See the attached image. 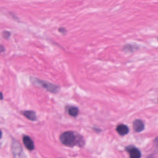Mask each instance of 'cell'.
<instances>
[{
	"label": "cell",
	"mask_w": 158,
	"mask_h": 158,
	"mask_svg": "<svg viewBox=\"0 0 158 158\" xmlns=\"http://www.w3.org/2000/svg\"><path fill=\"white\" fill-rule=\"evenodd\" d=\"M61 142L66 146L82 147L85 144V140L82 135L73 131H67L62 133L59 137Z\"/></svg>",
	"instance_id": "obj_1"
},
{
	"label": "cell",
	"mask_w": 158,
	"mask_h": 158,
	"mask_svg": "<svg viewBox=\"0 0 158 158\" xmlns=\"http://www.w3.org/2000/svg\"><path fill=\"white\" fill-rule=\"evenodd\" d=\"M31 81L32 84H33L34 85L41 86L47 90H48V92H51L53 93H58L60 90L59 87H58V85H56L54 84H53L51 83H50L46 81H43L39 80V79H37V78H31Z\"/></svg>",
	"instance_id": "obj_2"
},
{
	"label": "cell",
	"mask_w": 158,
	"mask_h": 158,
	"mask_svg": "<svg viewBox=\"0 0 158 158\" xmlns=\"http://www.w3.org/2000/svg\"><path fill=\"white\" fill-rule=\"evenodd\" d=\"M12 152L15 158H25V154L19 143L14 140L12 143Z\"/></svg>",
	"instance_id": "obj_3"
},
{
	"label": "cell",
	"mask_w": 158,
	"mask_h": 158,
	"mask_svg": "<svg viewBox=\"0 0 158 158\" xmlns=\"http://www.w3.org/2000/svg\"><path fill=\"white\" fill-rule=\"evenodd\" d=\"M126 150L129 153L130 158H140L141 156L140 151L133 146H128L126 148Z\"/></svg>",
	"instance_id": "obj_4"
},
{
	"label": "cell",
	"mask_w": 158,
	"mask_h": 158,
	"mask_svg": "<svg viewBox=\"0 0 158 158\" xmlns=\"http://www.w3.org/2000/svg\"><path fill=\"white\" fill-rule=\"evenodd\" d=\"M133 128L135 132L140 133L144 129V124L141 120L136 119L134 120L133 123Z\"/></svg>",
	"instance_id": "obj_5"
},
{
	"label": "cell",
	"mask_w": 158,
	"mask_h": 158,
	"mask_svg": "<svg viewBox=\"0 0 158 158\" xmlns=\"http://www.w3.org/2000/svg\"><path fill=\"white\" fill-rule=\"evenodd\" d=\"M23 143L26 148L28 149L29 150L32 151L33 150H34L35 148L34 143H33V141H32L30 137L28 136H24L23 137Z\"/></svg>",
	"instance_id": "obj_6"
},
{
	"label": "cell",
	"mask_w": 158,
	"mask_h": 158,
	"mask_svg": "<svg viewBox=\"0 0 158 158\" xmlns=\"http://www.w3.org/2000/svg\"><path fill=\"white\" fill-rule=\"evenodd\" d=\"M116 131L120 135H121V136H124V135H126L129 133V129L126 125L120 124V125H119L117 127Z\"/></svg>",
	"instance_id": "obj_7"
},
{
	"label": "cell",
	"mask_w": 158,
	"mask_h": 158,
	"mask_svg": "<svg viewBox=\"0 0 158 158\" xmlns=\"http://www.w3.org/2000/svg\"><path fill=\"white\" fill-rule=\"evenodd\" d=\"M24 116L27 117L28 119L32 120V121H34L37 119V116H36V114L34 111H24V113H23Z\"/></svg>",
	"instance_id": "obj_8"
},
{
	"label": "cell",
	"mask_w": 158,
	"mask_h": 158,
	"mask_svg": "<svg viewBox=\"0 0 158 158\" xmlns=\"http://www.w3.org/2000/svg\"><path fill=\"white\" fill-rule=\"evenodd\" d=\"M78 112L79 110L76 107H71L68 110V112H69V114L72 117H76L77 116L78 114Z\"/></svg>",
	"instance_id": "obj_9"
},
{
	"label": "cell",
	"mask_w": 158,
	"mask_h": 158,
	"mask_svg": "<svg viewBox=\"0 0 158 158\" xmlns=\"http://www.w3.org/2000/svg\"><path fill=\"white\" fill-rule=\"evenodd\" d=\"M3 37L5 38H8L9 37V36H10V33L8 32H7V31L4 32L3 33Z\"/></svg>",
	"instance_id": "obj_10"
},
{
	"label": "cell",
	"mask_w": 158,
	"mask_h": 158,
	"mask_svg": "<svg viewBox=\"0 0 158 158\" xmlns=\"http://www.w3.org/2000/svg\"><path fill=\"white\" fill-rule=\"evenodd\" d=\"M59 31L61 33H65L66 32V30H65L64 28H63V27L59 28Z\"/></svg>",
	"instance_id": "obj_11"
},
{
	"label": "cell",
	"mask_w": 158,
	"mask_h": 158,
	"mask_svg": "<svg viewBox=\"0 0 158 158\" xmlns=\"http://www.w3.org/2000/svg\"><path fill=\"white\" fill-rule=\"evenodd\" d=\"M5 51V48L3 45H0V52H3Z\"/></svg>",
	"instance_id": "obj_12"
},
{
	"label": "cell",
	"mask_w": 158,
	"mask_h": 158,
	"mask_svg": "<svg viewBox=\"0 0 158 158\" xmlns=\"http://www.w3.org/2000/svg\"><path fill=\"white\" fill-rule=\"evenodd\" d=\"M154 143H155L157 145H158V137L155 138V140H154Z\"/></svg>",
	"instance_id": "obj_13"
},
{
	"label": "cell",
	"mask_w": 158,
	"mask_h": 158,
	"mask_svg": "<svg viewBox=\"0 0 158 158\" xmlns=\"http://www.w3.org/2000/svg\"><path fill=\"white\" fill-rule=\"evenodd\" d=\"M0 99H1V100L3 99V94L1 92H0Z\"/></svg>",
	"instance_id": "obj_14"
},
{
	"label": "cell",
	"mask_w": 158,
	"mask_h": 158,
	"mask_svg": "<svg viewBox=\"0 0 158 158\" xmlns=\"http://www.w3.org/2000/svg\"><path fill=\"white\" fill-rule=\"evenodd\" d=\"M2 132L1 131V130H0V139L2 138Z\"/></svg>",
	"instance_id": "obj_15"
},
{
	"label": "cell",
	"mask_w": 158,
	"mask_h": 158,
	"mask_svg": "<svg viewBox=\"0 0 158 158\" xmlns=\"http://www.w3.org/2000/svg\"><path fill=\"white\" fill-rule=\"evenodd\" d=\"M146 158H153V156H149L148 157H146Z\"/></svg>",
	"instance_id": "obj_16"
},
{
	"label": "cell",
	"mask_w": 158,
	"mask_h": 158,
	"mask_svg": "<svg viewBox=\"0 0 158 158\" xmlns=\"http://www.w3.org/2000/svg\"><path fill=\"white\" fill-rule=\"evenodd\" d=\"M157 40H158V39H157Z\"/></svg>",
	"instance_id": "obj_17"
},
{
	"label": "cell",
	"mask_w": 158,
	"mask_h": 158,
	"mask_svg": "<svg viewBox=\"0 0 158 158\" xmlns=\"http://www.w3.org/2000/svg\"><path fill=\"white\" fill-rule=\"evenodd\" d=\"M157 101H158V99H157Z\"/></svg>",
	"instance_id": "obj_18"
}]
</instances>
